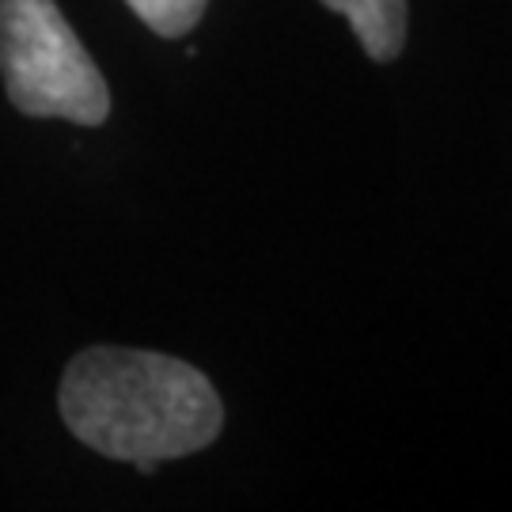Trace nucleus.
I'll return each instance as SVG.
<instances>
[{"mask_svg": "<svg viewBox=\"0 0 512 512\" xmlns=\"http://www.w3.org/2000/svg\"><path fill=\"white\" fill-rule=\"evenodd\" d=\"M61 418L99 456L152 475L164 459L202 452L224 425L217 387L194 365L152 349L76 353L57 391Z\"/></svg>", "mask_w": 512, "mask_h": 512, "instance_id": "nucleus-1", "label": "nucleus"}, {"mask_svg": "<svg viewBox=\"0 0 512 512\" xmlns=\"http://www.w3.org/2000/svg\"><path fill=\"white\" fill-rule=\"evenodd\" d=\"M0 73L27 118L103 126L110 88L54 0H0Z\"/></svg>", "mask_w": 512, "mask_h": 512, "instance_id": "nucleus-2", "label": "nucleus"}, {"mask_svg": "<svg viewBox=\"0 0 512 512\" xmlns=\"http://www.w3.org/2000/svg\"><path fill=\"white\" fill-rule=\"evenodd\" d=\"M353 23L372 61H395L406 46V0H323Z\"/></svg>", "mask_w": 512, "mask_h": 512, "instance_id": "nucleus-3", "label": "nucleus"}, {"mask_svg": "<svg viewBox=\"0 0 512 512\" xmlns=\"http://www.w3.org/2000/svg\"><path fill=\"white\" fill-rule=\"evenodd\" d=\"M133 16L160 38H183L198 27L209 0H126Z\"/></svg>", "mask_w": 512, "mask_h": 512, "instance_id": "nucleus-4", "label": "nucleus"}]
</instances>
